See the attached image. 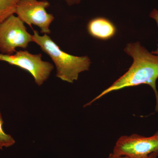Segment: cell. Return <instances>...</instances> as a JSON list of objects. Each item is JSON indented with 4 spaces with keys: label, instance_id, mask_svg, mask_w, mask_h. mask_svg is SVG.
I'll use <instances>...</instances> for the list:
<instances>
[{
    "label": "cell",
    "instance_id": "1",
    "mask_svg": "<svg viewBox=\"0 0 158 158\" xmlns=\"http://www.w3.org/2000/svg\"><path fill=\"white\" fill-rule=\"evenodd\" d=\"M124 52L133 58L132 65L122 76L98 96L84 106H90L97 100L108 93L128 87L141 85H149L155 94L156 111L158 112V91L156 81L158 78V55L150 52L139 42L129 43Z\"/></svg>",
    "mask_w": 158,
    "mask_h": 158
},
{
    "label": "cell",
    "instance_id": "2",
    "mask_svg": "<svg viewBox=\"0 0 158 158\" xmlns=\"http://www.w3.org/2000/svg\"><path fill=\"white\" fill-rule=\"evenodd\" d=\"M32 39L50 57L56 68V76L62 81L73 83L78 79L79 74L89 70L91 64L89 57L76 56L65 52L48 34L40 36L38 31H34Z\"/></svg>",
    "mask_w": 158,
    "mask_h": 158
},
{
    "label": "cell",
    "instance_id": "3",
    "mask_svg": "<svg viewBox=\"0 0 158 158\" xmlns=\"http://www.w3.org/2000/svg\"><path fill=\"white\" fill-rule=\"evenodd\" d=\"M112 153L129 158H157L158 130L150 137L137 134L121 136L116 141Z\"/></svg>",
    "mask_w": 158,
    "mask_h": 158
},
{
    "label": "cell",
    "instance_id": "4",
    "mask_svg": "<svg viewBox=\"0 0 158 158\" xmlns=\"http://www.w3.org/2000/svg\"><path fill=\"white\" fill-rule=\"evenodd\" d=\"M0 61L28 72L39 86L48 79L54 68L50 62L43 61L41 54H32L27 50L16 51L11 55L0 53Z\"/></svg>",
    "mask_w": 158,
    "mask_h": 158
},
{
    "label": "cell",
    "instance_id": "5",
    "mask_svg": "<svg viewBox=\"0 0 158 158\" xmlns=\"http://www.w3.org/2000/svg\"><path fill=\"white\" fill-rule=\"evenodd\" d=\"M33 42L32 35L19 18L11 15L0 23L1 53L11 55L16 52L17 48L26 49Z\"/></svg>",
    "mask_w": 158,
    "mask_h": 158
},
{
    "label": "cell",
    "instance_id": "6",
    "mask_svg": "<svg viewBox=\"0 0 158 158\" xmlns=\"http://www.w3.org/2000/svg\"><path fill=\"white\" fill-rule=\"evenodd\" d=\"M50 5L46 0H19L15 13L22 21L30 27L34 25L39 27L41 34H50V26L55 19L54 15L46 10Z\"/></svg>",
    "mask_w": 158,
    "mask_h": 158
},
{
    "label": "cell",
    "instance_id": "7",
    "mask_svg": "<svg viewBox=\"0 0 158 158\" xmlns=\"http://www.w3.org/2000/svg\"><path fill=\"white\" fill-rule=\"evenodd\" d=\"M87 29L90 36L101 40H107L114 37L116 32L115 25L104 17H97L88 23Z\"/></svg>",
    "mask_w": 158,
    "mask_h": 158
},
{
    "label": "cell",
    "instance_id": "8",
    "mask_svg": "<svg viewBox=\"0 0 158 158\" xmlns=\"http://www.w3.org/2000/svg\"><path fill=\"white\" fill-rule=\"evenodd\" d=\"M19 0H0V23L15 13Z\"/></svg>",
    "mask_w": 158,
    "mask_h": 158
},
{
    "label": "cell",
    "instance_id": "9",
    "mask_svg": "<svg viewBox=\"0 0 158 158\" xmlns=\"http://www.w3.org/2000/svg\"><path fill=\"white\" fill-rule=\"evenodd\" d=\"M4 123L2 113L0 111V150H2L4 148L11 147L15 143L14 138L4 131L3 127Z\"/></svg>",
    "mask_w": 158,
    "mask_h": 158
},
{
    "label": "cell",
    "instance_id": "10",
    "mask_svg": "<svg viewBox=\"0 0 158 158\" xmlns=\"http://www.w3.org/2000/svg\"><path fill=\"white\" fill-rule=\"evenodd\" d=\"M150 17L152 18V19L155 21L156 22V23L157 25L158 26V10L156 9H153L151 12L150 14L149 15ZM152 54H155V55H158V44H157V48L156 50L155 51H153L152 52Z\"/></svg>",
    "mask_w": 158,
    "mask_h": 158
},
{
    "label": "cell",
    "instance_id": "11",
    "mask_svg": "<svg viewBox=\"0 0 158 158\" xmlns=\"http://www.w3.org/2000/svg\"><path fill=\"white\" fill-rule=\"evenodd\" d=\"M69 6H72L80 4L83 0H64Z\"/></svg>",
    "mask_w": 158,
    "mask_h": 158
},
{
    "label": "cell",
    "instance_id": "12",
    "mask_svg": "<svg viewBox=\"0 0 158 158\" xmlns=\"http://www.w3.org/2000/svg\"><path fill=\"white\" fill-rule=\"evenodd\" d=\"M107 158H129L124 156H116L114 155L113 153H111L109 155V157ZM148 158H156L155 157H151Z\"/></svg>",
    "mask_w": 158,
    "mask_h": 158
}]
</instances>
